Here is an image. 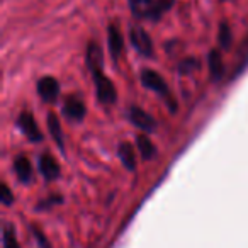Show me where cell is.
Segmentation results:
<instances>
[{
  "mask_svg": "<svg viewBox=\"0 0 248 248\" xmlns=\"http://www.w3.org/2000/svg\"><path fill=\"white\" fill-rule=\"evenodd\" d=\"M93 83H95V92H97V97L102 104H112L116 102V87L114 83L107 78L104 73L100 75H95L93 77Z\"/></svg>",
  "mask_w": 248,
  "mask_h": 248,
  "instance_id": "obj_1",
  "label": "cell"
},
{
  "mask_svg": "<svg viewBox=\"0 0 248 248\" xmlns=\"http://www.w3.org/2000/svg\"><path fill=\"white\" fill-rule=\"evenodd\" d=\"M141 83L146 87L148 90H153V92L160 93V95L169 97V87H167V82L163 80V77L160 73H156L155 70H143L141 72Z\"/></svg>",
  "mask_w": 248,
  "mask_h": 248,
  "instance_id": "obj_2",
  "label": "cell"
},
{
  "mask_svg": "<svg viewBox=\"0 0 248 248\" xmlns=\"http://www.w3.org/2000/svg\"><path fill=\"white\" fill-rule=\"evenodd\" d=\"M17 126H19V129L24 133L26 138L31 140V141L38 143V141H41V140H43V135H41V131H39V128H38V124H36L34 117H32V114L28 112V110H26V112H22L21 116H19Z\"/></svg>",
  "mask_w": 248,
  "mask_h": 248,
  "instance_id": "obj_3",
  "label": "cell"
},
{
  "mask_svg": "<svg viewBox=\"0 0 248 248\" xmlns=\"http://www.w3.org/2000/svg\"><path fill=\"white\" fill-rule=\"evenodd\" d=\"M131 43L136 48V51L141 53L143 56H152L153 55V43L150 34L143 28H133L131 29Z\"/></svg>",
  "mask_w": 248,
  "mask_h": 248,
  "instance_id": "obj_4",
  "label": "cell"
},
{
  "mask_svg": "<svg viewBox=\"0 0 248 248\" xmlns=\"http://www.w3.org/2000/svg\"><path fill=\"white\" fill-rule=\"evenodd\" d=\"M38 93L45 102H55L60 95V83L53 77H43L38 82Z\"/></svg>",
  "mask_w": 248,
  "mask_h": 248,
  "instance_id": "obj_5",
  "label": "cell"
},
{
  "mask_svg": "<svg viewBox=\"0 0 248 248\" xmlns=\"http://www.w3.org/2000/svg\"><path fill=\"white\" fill-rule=\"evenodd\" d=\"M63 112L68 119L82 121L85 117V104L78 95H70L63 104Z\"/></svg>",
  "mask_w": 248,
  "mask_h": 248,
  "instance_id": "obj_6",
  "label": "cell"
},
{
  "mask_svg": "<svg viewBox=\"0 0 248 248\" xmlns=\"http://www.w3.org/2000/svg\"><path fill=\"white\" fill-rule=\"evenodd\" d=\"M87 66H89L92 77L102 73V68H104L102 51H100V46L95 45V43H90L89 48H87Z\"/></svg>",
  "mask_w": 248,
  "mask_h": 248,
  "instance_id": "obj_7",
  "label": "cell"
},
{
  "mask_svg": "<svg viewBox=\"0 0 248 248\" xmlns=\"http://www.w3.org/2000/svg\"><path fill=\"white\" fill-rule=\"evenodd\" d=\"M129 121L135 124L136 128L143 129L146 133H152L155 129V119L152 116H148L143 109H140V107H131V110H129Z\"/></svg>",
  "mask_w": 248,
  "mask_h": 248,
  "instance_id": "obj_8",
  "label": "cell"
},
{
  "mask_svg": "<svg viewBox=\"0 0 248 248\" xmlns=\"http://www.w3.org/2000/svg\"><path fill=\"white\" fill-rule=\"evenodd\" d=\"M39 172L46 180H56L60 177V165L51 155L45 153L39 156Z\"/></svg>",
  "mask_w": 248,
  "mask_h": 248,
  "instance_id": "obj_9",
  "label": "cell"
},
{
  "mask_svg": "<svg viewBox=\"0 0 248 248\" xmlns=\"http://www.w3.org/2000/svg\"><path fill=\"white\" fill-rule=\"evenodd\" d=\"M107 43H109V51L112 58L117 60L121 51H123V34L114 24H110L109 29H107Z\"/></svg>",
  "mask_w": 248,
  "mask_h": 248,
  "instance_id": "obj_10",
  "label": "cell"
},
{
  "mask_svg": "<svg viewBox=\"0 0 248 248\" xmlns=\"http://www.w3.org/2000/svg\"><path fill=\"white\" fill-rule=\"evenodd\" d=\"M156 0H129V7L136 17H150L153 19Z\"/></svg>",
  "mask_w": 248,
  "mask_h": 248,
  "instance_id": "obj_11",
  "label": "cell"
},
{
  "mask_svg": "<svg viewBox=\"0 0 248 248\" xmlns=\"http://www.w3.org/2000/svg\"><path fill=\"white\" fill-rule=\"evenodd\" d=\"M117 155H119V160L123 162V165L128 170H135L136 169V152L133 148L131 143H121L119 150H117Z\"/></svg>",
  "mask_w": 248,
  "mask_h": 248,
  "instance_id": "obj_12",
  "label": "cell"
},
{
  "mask_svg": "<svg viewBox=\"0 0 248 248\" xmlns=\"http://www.w3.org/2000/svg\"><path fill=\"white\" fill-rule=\"evenodd\" d=\"M14 170H16V175L21 182H31L32 179V165L26 156H17L14 160Z\"/></svg>",
  "mask_w": 248,
  "mask_h": 248,
  "instance_id": "obj_13",
  "label": "cell"
},
{
  "mask_svg": "<svg viewBox=\"0 0 248 248\" xmlns=\"http://www.w3.org/2000/svg\"><path fill=\"white\" fill-rule=\"evenodd\" d=\"M48 129H49V135L51 138L56 141V145L60 148H63V131H62V124H60V119L56 114L49 112L48 114Z\"/></svg>",
  "mask_w": 248,
  "mask_h": 248,
  "instance_id": "obj_14",
  "label": "cell"
},
{
  "mask_svg": "<svg viewBox=\"0 0 248 248\" xmlns=\"http://www.w3.org/2000/svg\"><path fill=\"white\" fill-rule=\"evenodd\" d=\"M209 70H211V77H213L214 80H219L224 73L223 58H221V55L216 49H213V51L209 53Z\"/></svg>",
  "mask_w": 248,
  "mask_h": 248,
  "instance_id": "obj_15",
  "label": "cell"
},
{
  "mask_svg": "<svg viewBox=\"0 0 248 248\" xmlns=\"http://www.w3.org/2000/svg\"><path fill=\"white\" fill-rule=\"evenodd\" d=\"M136 146H138V152L141 153V156L145 160H150L155 156V145H153V141L148 138V136L145 135H140L138 138H136Z\"/></svg>",
  "mask_w": 248,
  "mask_h": 248,
  "instance_id": "obj_16",
  "label": "cell"
},
{
  "mask_svg": "<svg viewBox=\"0 0 248 248\" xmlns=\"http://www.w3.org/2000/svg\"><path fill=\"white\" fill-rule=\"evenodd\" d=\"M2 243L4 248H21L17 241V234L11 223H4V230H2Z\"/></svg>",
  "mask_w": 248,
  "mask_h": 248,
  "instance_id": "obj_17",
  "label": "cell"
},
{
  "mask_svg": "<svg viewBox=\"0 0 248 248\" xmlns=\"http://www.w3.org/2000/svg\"><path fill=\"white\" fill-rule=\"evenodd\" d=\"M247 66H248V36L243 39V43H241V46H240V51H238V65H236V73H234V75L241 73Z\"/></svg>",
  "mask_w": 248,
  "mask_h": 248,
  "instance_id": "obj_18",
  "label": "cell"
},
{
  "mask_svg": "<svg viewBox=\"0 0 248 248\" xmlns=\"http://www.w3.org/2000/svg\"><path fill=\"white\" fill-rule=\"evenodd\" d=\"M217 41H219L221 48L228 49L230 48V43H231V29L226 22H223L219 28V32H217Z\"/></svg>",
  "mask_w": 248,
  "mask_h": 248,
  "instance_id": "obj_19",
  "label": "cell"
},
{
  "mask_svg": "<svg viewBox=\"0 0 248 248\" xmlns=\"http://www.w3.org/2000/svg\"><path fill=\"white\" fill-rule=\"evenodd\" d=\"M172 5H173V0H156L155 11H153V19H158L160 16H163Z\"/></svg>",
  "mask_w": 248,
  "mask_h": 248,
  "instance_id": "obj_20",
  "label": "cell"
},
{
  "mask_svg": "<svg viewBox=\"0 0 248 248\" xmlns=\"http://www.w3.org/2000/svg\"><path fill=\"white\" fill-rule=\"evenodd\" d=\"M0 199H2V204L4 206H11L12 202H14V196H12L11 189H9L7 184H4L2 186V194H0Z\"/></svg>",
  "mask_w": 248,
  "mask_h": 248,
  "instance_id": "obj_21",
  "label": "cell"
},
{
  "mask_svg": "<svg viewBox=\"0 0 248 248\" xmlns=\"http://www.w3.org/2000/svg\"><path fill=\"white\" fill-rule=\"evenodd\" d=\"M199 66V63H197V60H194V58H190V60H186V62H182L179 65V70L182 73H189V72H192L194 68H197Z\"/></svg>",
  "mask_w": 248,
  "mask_h": 248,
  "instance_id": "obj_22",
  "label": "cell"
},
{
  "mask_svg": "<svg viewBox=\"0 0 248 248\" xmlns=\"http://www.w3.org/2000/svg\"><path fill=\"white\" fill-rule=\"evenodd\" d=\"M34 236H36V240H38L39 248H49L48 240H46V238H45V234H43L41 231H39V230H34Z\"/></svg>",
  "mask_w": 248,
  "mask_h": 248,
  "instance_id": "obj_23",
  "label": "cell"
}]
</instances>
